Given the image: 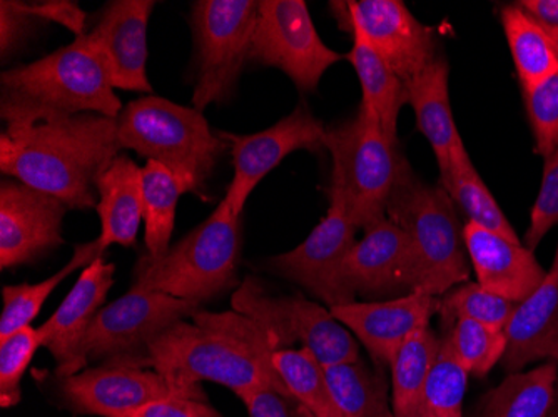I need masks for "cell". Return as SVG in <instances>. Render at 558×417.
Wrapping results in <instances>:
<instances>
[{
	"mask_svg": "<svg viewBox=\"0 0 558 417\" xmlns=\"http://www.w3.org/2000/svg\"><path fill=\"white\" fill-rule=\"evenodd\" d=\"M233 310L262 324L279 349L300 343L323 368L360 359L356 338L318 301L271 296L262 282L247 275L233 294Z\"/></svg>",
	"mask_w": 558,
	"mask_h": 417,
	"instance_id": "obj_9",
	"label": "cell"
},
{
	"mask_svg": "<svg viewBox=\"0 0 558 417\" xmlns=\"http://www.w3.org/2000/svg\"><path fill=\"white\" fill-rule=\"evenodd\" d=\"M99 256H105V254L100 253L97 240H94L93 243L75 247L74 256L54 275L44 279L37 284L5 285L2 290L4 310L0 318V339L9 338L21 329L29 328L34 319L39 316L40 309L49 299L50 294L58 290V285L77 269L87 268Z\"/></svg>",
	"mask_w": 558,
	"mask_h": 417,
	"instance_id": "obj_31",
	"label": "cell"
},
{
	"mask_svg": "<svg viewBox=\"0 0 558 417\" xmlns=\"http://www.w3.org/2000/svg\"><path fill=\"white\" fill-rule=\"evenodd\" d=\"M250 417H293V406L287 397L275 389H253L238 394Z\"/></svg>",
	"mask_w": 558,
	"mask_h": 417,
	"instance_id": "obj_42",
	"label": "cell"
},
{
	"mask_svg": "<svg viewBox=\"0 0 558 417\" xmlns=\"http://www.w3.org/2000/svg\"><path fill=\"white\" fill-rule=\"evenodd\" d=\"M276 371L293 394L294 401L306 407L315 417H347L329 391L325 369L310 351L279 349L275 357Z\"/></svg>",
	"mask_w": 558,
	"mask_h": 417,
	"instance_id": "obj_33",
	"label": "cell"
},
{
	"mask_svg": "<svg viewBox=\"0 0 558 417\" xmlns=\"http://www.w3.org/2000/svg\"><path fill=\"white\" fill-rule=\"evenodd\" d=\"M116 119L80 114L0 137V172L61 199L96 209L97 181L121 154Z\"/></svg>",
	"mask_w": 558,
	"mask_h": 417,
	"instance_id": "obj_2",
	"label": "cell"
},
{
	"mask_svg": "<svg viewBox=\"0 0 558 417\" xmlns=\"http://www.w3.org/2000/svg\"><path fill=\"white\" fill-rule=\"evenodd\" d=\"M548 34H550L551 40H554L555 47H557L558 52V29H547Z\"/></svg>",
	"mask_w": 558,
	"mask_h": 417,
	"instance_id": "obj_46",
	"label": "cell"
},
{
	"mask_svg": "<svg viewBox=\"0 0 558 417\" xmlns=\"http://www.w3.org/2000/svg\"><path fill=\"white\" fill-rule=\"evenodd\" d=\"M440 181L453 203L465 212L469 222L520 243L515 229L485 186L484 179L480 177L463 140L451 149L450 168L441 172Z\"/></svg>",
	"mask_w": 558,
	"mask_h": 417,
	"instance_id": "obj_27",
	"label": "cell"
},
{
	"mask_svg": "<svg viewBox=\"0 0 558 417\" xmlns=\"http://www.w3.org/2000/svg\"><path fill=\"white\" fill-rule=\"evenodd\" d=\"M331 315L359 339L379 368H390L410 335L440 310V297L413 291L390 301L340 304Z\"/></svg>",
	"mask_w": 558,
	"mask_h": 417,
	"instance_id": "obj_17",
	"label": "cell"
},
{
	"mask_svg": "<svg viewBox=\"0 0 558 417\" xmlns=\"http://www.w3.org/2000/svg\"><path fill=\"white\" fill-rule=\"evenodd\" d=\"M353 47L344 56L354 68L362 84L363 106L378 115L384 133L393 143L398 140V119L407 103L403 81L388 68L387 62L376 54L368 40L360 30H351Z\"/></svg>",
	"mask_w": 558,
	"mask_h": 417,
	"instance_id": "obj_25",
	"label": "cell"
},
{
	"mask_svg": "<svg viewBox=\"0 0 558 417\" xmlns=\"http://www.w3.org/2000/svg\"><path fill=\"white\" fill-rule=\"evenodd\" d=\"M325 369L329 391L347 417H393L384 376L362 359L335 364Z\"/></svg>",
	"mask_w": 558,
	"mask_h": 417,
	"instance_id": "obj_32",
	"label": "cell"
},
{
	"mask_svg": "<svg viewBox=\"0 0 558 417\" xmlns=\"http://www.w3.org/2000/svg\"><path fill=\"white\" fill-rule=\"evenodd\" d=\"M359 228L337 204L300 246L268 260V268L281 278L303 285L326 307L353 303L356 296L344 279V262L356 244Z\"/></svg>",
	"mask_w": 558,
	"mask_h": 417,
	"instance_id": "obj_13",
	"label": "cell"
},
{
	"mask_svg": "<svg viewBox=\"0 0 558 417\" xmlns=\"http://www.w3.org/2000/svg\"><path fill=\"white\" fill-rule=\"evenodd\" d=\"M517 304L513 301L505 299L492 291L485 290L478 282H465L457 285L440 297L441 321L447 328L453 326L459 319L482 322L488 328L505 331L513 316Z\"/></svg>",
	"mask_w": 558,
	"mask_h": 417,
	"instance_id": "obj_34",
	"label": "cell"
},
{
	"mask_svg": "<svg viewBox=\"0 0 558 417\" xmlns=\"http://www.w3.org/2000/svg\"><path fill=\"white\" fill-rule=\"evenodd\" d=\"M441 338L429 326L420 328L401 346L391 364V416L422 417L425 413V384L440 351Z\"/></svg>",
	"mask_w": 558,
	"mask_h": 417,
	"instance_id": "obj_28",
	"label": "cell"
},
{
	"mask_svg": "<svg viewBox=\"0 0 558 417\" xmlns=\"http://www.w3.org/2000/svg\"><path fill=\"white\" fill-rule=\"evenodd\" d=\"M116 122L122 150L166 165L209 200L206 184L231 146L221 133L213 134L203 112L149 94L125 103Z\"/></svg>",
	"mask_w": 558,
	"mask_h": 417,
	"instance_id": "obj_6",
	"label": "cell"
},
{
	"mask_svg": "<svg viewBox=\"0 0 558 417\" xmlns=\"http://www.w3.org/2000/svg\"><path fill=\"white\" fill-rule=\"evenodd\" d=\"M193 194L190 182L156 161L143 168L144 244L147 256L161 259L174 231L175 207L183 194Z\"/></svg>",
	"mask_w": 558,
	"mask_h": 417,
	"instance_id": "obj_29",
	"label": "cell"
},
{
	"mask_svg": "<svg viewBox=\"0 0 558 417\" xmlns=\"http://www.w3.org/2000/svg\"><path fill=\"white\" fill-rule=\"evenodd\" d=\"M34 9H36V14L40 19L65 25L68 29L75 34V37L86 34L84 33L86 14L74 2H43V4H34Z\"/></svg>",
	"mask_w": 558,
	"mask_h": 417,
	"instance_id": "obj_43",
	"label": "cell"
},
{
	"mask_svg": "<svg viewBox=\"0 0 558 417\" xmlns=\"http://www.w3.org/2000/svg\"><path fill=\"white\" fill-rule=\"evenodd\" d=\"M116 265L96 257L83 269L71 293L54 315L39 328L43 347L58 363V378H69L87 368L83 343L97 312L105 306L114 285Z\"/></svg>",
	"mask_w": 558,
	"mask_h": 417,
	"instance_id": "obj_18",
	"label": "cell"
},
{
	"mask_svg": "<svg viewBox=\"0 0 558 417\" xmlns=\"http://www.w3.org/2000/svg\"><path fill=\"white\" fill-rule=\"evenodd\" d=\"M558 225V147L545 159L541 191L530 214L525 234V247L537 249L541 241Z\"/></svg>",
	"mask_w": 558,
	"mask_h": 417,
	"instance_id": "obj_39",
	"label": "cell"
},
{
	"mask_svg": "<svg viewBox=\"0 0 558 417\" xmlns=\"http://www.w3.org/2000/svg\"><path fill=\"white\" fill-rule=\"evenodd\" d=\"M422 417H437V416H435L434 413H429V410L426 409V407H425V413H423Z\"/></svg>",
	"mask_w": 558,
	"mask_h": 417,
	"instance_id": "obj_47",
	"label": "cell"
},
{
	"mask_svg": "<svg viewBox=\"0 0 558 417\" xmlns=\"http://www.w3.org/2000/svg\"><path fill=\"white\" fill-rule=\"evenodd\" d=\"M114 90L108 61L86 33L39 61L2 72L4 133L80 114L118 119L124 106Z\"/></svg>",
	"mask_w": 558,
	"mask_h": 417,
	"instance_id": "obj_3",
	"label": "cell"
},
{
	"mask_svg": "<svg viewBox=\"0 0 558 417\" xmlns=\"http://www.w3.org/2000/svg\"><path fill=\"white\" fill-rule=\"evenodd\" d=\"M256 0H197L191 8V27L197 54L193 108L203 112L211 103L236 93L258 22Z\"/></svg>",
	"mask_w": 558,
	"mask_h": 417,
	"instance_id": "obj_8",
	"label": "cell"
},
{
	"mask_svg": "<svg viewBox=\"0 0 558 417\" xmlns=\"http://www.w3.org/2000/svg\"><path fill=\"white\" fill-rule=\"evenodd\" d=\"M156 5L155 0H112L87 33L108 61L114 89L153 93L147 79V24Z\"/></svg>",
	"mask_w": 558,
	"mask_h": 417,
	"instance_id": "obj_19",
	"label": "cell"
},
{
	"mask_svg": "<svg viewBox=\"0 0 558 417\" xmlns=\"http://www.w3.org/2000/svg\"><path fill=\"white\" fill-rule=\"evenodd\" d=\"M69 207L14 177L0 182V268L36 262L64 244Z\"/></svg>",
	"mask_w": 558,
	"mask_h": 417,
	"instance_id": "obj_16",
	"label": "cell"
},
{
	"mask_svg": "<svg viewBox=\"0 0 558 417\" xmlns=\"http://www.w3.org/2000/svg\"><path fill=\"white\" fill-rule=\"evenodd\" d=\"M523 97L535 150L547 159L558 147V71L534 89L523 90Z\"/></svg>",
	"mask_w": 558,
	"mask_h": 417,
	"instance_id": "obj_38",
	"label": "cell"
},
{
	"mask_svg": "<svg viewBox=\"0 0 558 417\" xmlns=\"http://www.w3.org/2000/svg\"><path fill=\"white\" fill-rule=\"evenodd\" d=\"M500 19L522 90L534 89L558 71L557 47L544 25L519 4L505 5Z\"/></svg>",
	"mask_w": 558,
	"mask_h": 417,
	"instance_id": "obj_26",
	"label": "cell"
},
{
	"mask_svg": "<svg viewBox=\"0 0 558 417\" xmlns=\"http://www.w3.org/2000/svg\"><path fill=\"white\" fill-rule=\"evenodd\" d=\"M40 346L39 328L33 326L0 339V404L4 409L21 403L22 378Z\"/></svg>",
	"mask_w": 558,
	"mask_h": 417,
	"instance_id": "obj_37",
	"label": "cell"
},
{
	"mask_svg": "<svg viewBox=\"0 0 558 417\" xmlns=\"http://www.w3.org/2000/svg\"><path fill=\"white\" fill-rule=\"evenodd\" d=\"M450 68L444 58L435 59L425 71L404 83L407 103L416 115V127L428 140L441 172L450 168L451 149L462 140L451 112Z\"/></svg>",
	"mask_w": 558,
	"mask_h": 417,
	"instance_id": "obj_24",
	"label": "cell"
},
{
	"mask_svg": "<svg viewBox=\"0 0 558 417\" xmlns=\"http://www.w3.org/2000/svg\"><path fill=\"white\" fill-rule=\"evenodd\" d=\"M469 372L451 347L450 338H441L425 384V407L437 417H463Z\"/></svg>",
	"mask_w": 558,
	"mask_h": 417,
	"instance_id": "obj_35",
	"label": "cell"
},
{
	"mask_svg": "<svg viewBox=\"0 0 558 417\" xmlns=\"http://www.w3.org/2000/svg\"><path fill=\"white\" fill-rule=\"evenodd\" d=\"M517 4L541 22L545 29H558V0H520Z\"/></svg>",
	"mask_w": 558,
	"mask_h": 417,
	"instance_id": "obj_44",
	"label": "cell"
},
{
	"mask_svg": "<svg viewBox=\"0 0 558 417\" xmlns=\"http://www.w3.org/2000/svg\"><path fill=\"white\" fill-rule=\"evenodd\" d=\"M278 344L258 322L230 312L196 310L187 319L159 332L147 347V368L165 376L175 388L205 394L201 382L226 385L234 394L253 389H275L294 401L276 371Z\"/></svg>",
	"mask_w": 558,
	"mask_h": 417,
	"instance_id": "obj_1",
	"label": "cell"
},
{
	"mask_svg": "<svg viewBox=\"0 0 558 417\" xmlns=\"http://www.w3.org/2000/svg\"><path fill=\"white\" fill-rule=\"evenodd\" d=\"M100 219L97 246L105 254L108 247L136 246L137 232L143 221V168L128 154H119L97 181Z\"/></svg>",
	"mask_w": 558,
	"mask_h": 417,
	"instance_id": "obj_23",
	"label": "cell"
},
{
	"mask_svg": "<svg viewBox=\"0 0 558 417\" xmlns=\"http://www.w3.org/2000/svg\"><path fill=\"white\" fill-rule=\"evenodd\" d=\"M343 59L323 42L304 0L259 2L250 62L279 69L306 94L318 89L325 72Z\"/></svg>",
	"mask_w": 558,
	"mask_h": 417,
	"instance_id": "obj_11",
	"label": "cell"
},
{
	"mask_svg": "<svg viewBox=\"0 0 558 417\" xmlns=\"http://www.w3.org/2000/svg\"><path fill=\"white\" fill-rule=\"evenodd\" d=\"M230 143L233 181L222 203L234 216L243 214L251 193L259 182L296 150L319 154L325 150L326 125L313 115L308 103L300 102L287 118L262 133L236 136L221 133Z\"/></svg>",
	"mask_w": 558,
	"mask_h": 417,
	"instance_id": "obj_14",
	"label": "cell"
},
{
	"mask_svg": "<svg viewBox=\"0 0 558 417\" xmlns=\"http://www.w3.org/2000/svg\"><path fill=\"white\" fill-rule=\"evenodd\" d=\"M557 381L555 360L510 375L484 397L482 417H548L557 403Z\"/></svg>",
	"mask_w": 558,
	"mask_h": 417,
	"instance_id": "obj_30",
	"label": "cell"
},
{
	"mask_svg": "<svg viewBox=\"0 0 558 417\" xmlns=\"http://www.w3.org/2000/svg\"><path fill=\"white\" fill-rule=\"evenodd\" d=\"M505 335L507 349L501 366L510 375L537 360L558 363V247L542 284L517 304Z\"/></svg>",
	"mask_w": 558,
	"mask_h": 417,
	"instance_id": "obj_22",
	"label": "cell"
},
{
	"mask_svg": "<svg viewBox=\"0 0 558 417\" xmlns=\"http://www.w3.org/2000/svg\"><path fill=\"white\" fill-rule=\"evenodd\" d=\"M329 11L343 33L360 30L403 84L438 58L434 27L422 24L401 0H333Z\"/></svg>",
	"mask_w": 558,
	"mask_h": 417,
	"instance_id": "obj_12",
	"label": "cell"
},
{
	"mask_svg": "<svg viewBox=\"0 0 558 417\" xmlns=\"http://www.w3.org/2000/svg\"><path fill=\"white\" fill-rule=\"evenodd\" d=\"M39 21L43 19L36 14L34 4L15 0L0 2V54L4 61L24 46Z\"/></svg>",
	"mask_w": 558,
	"mask_h": 417,
	"instance_id": "obj_40",
	"label": "cell"
},
{
	"mask_svg": "<svg viewBox=\"0 0 558 417\" xmlns=\"http://www.w3.org/2000/svg\"><path fill=\"white\" fill-rule=\"evenodd\" d=\"M122 417H222L215 407L205 401L190 397H171V400L155 401L133 413Z\"/></svg>",
	"mask_w": 558,
	"mask_h": 417,
	"instance_id": "obj_41",
	"label": "cell"
},
{
	"mask_svg": "<svg viewBox=\"0 0 558 417\" xmlns=\"http://www.w3.org/2000/svg\"><path fill=\"white\" fill-rule=\"evenodd\" d=\"M293 417H315L312 413H310L306 407L301 406L300 403L294 404L293 406Z\"/></svg>",
	"mask_w": 558,
	"mask_h": 417,
	"instance_id": "obj_45",
	"label": "cell"
},
{
	"mask_svg": "<svg viewBox=\"0 0 558 417\" xmlns=\"http://www.w3.org/2000/svg\"><path fill=\"white\" fill-rule=\"evenodd\" d=\"M451 347L469 375L485 378L504 359L507 349L505 331L482 322L459 319L448 328Z\"/></svg>",
	"mask_w": 558,
	"mask_h": 417,
	"instance_id": "obj_36",
	"label": "cell"
},
{
	"mask_svg": "<svg viewBox=\"0 0 558 417\" xmlns=\"http://www.w3.org/2000/svg\"><path fill=\"white\" fill-rule=\"evenodd\" d=\"M59 391L69 409L99 417H122L146 404L171 397L206 400L205 394L175 388L155 369L109 364L59 379Z\"/></svg>",
	"mask_w": 558,
	"mask_h": 417,
	"instance_id": "obj_15",
	"label": "cell"
},
{
	"mask_svg": "<svg viewBox=\"0 0 558 417\" xmlns=\"http://www.w3.org/2000/svg\"><path fill=\"white\" fill-rule=\"evenodd\" d=\"M347 262L344 279L354 296L409 294L410 241L407 232L385 218L365 229Z\"/></svg>",
	"mask_w": 558,
	"mask_h": 417,
	"instance_id": "obj_20",
	"label": "cell"
},
{
	"mask_svg": "<svg viewBox=\"0 0 558 417\" xmlns=\"http://www.w3.org/2000/svg\"><path fill=\"white\" fill-rule=\"evenodd\" d=\"M201 309L193 301L131 287L124 296L97 312L83 343L90 363L147 368L150 341L169 326L190 319Z\"/></svg>",
	"mask_w": 558,
	"mask_h": 417,
	"instance_id": "obj_10",
	"label": "cell"
},
{
	"mask_svg": "<svg viewBox=\"0 0 558 417\" xmlns=\"http://www.w3.org/2000/svg\"><path fill=\"white\" fill-rule=\"evenodd\" d=\"M463 240L478 284L505 299L522 303L547 274L535 259L534 250L497 232L466 222Z\"/></svg>",
	"mask_w": 558,
	"mask_h": 417,
	"instance_id": "obj_21",
	"label": "cell"
},
{
	"mask_svg": "<svg viewBox=\"0 0 558 417\" xmlns=\"http://www.w3.org/2000/svg\"><path fill=\"white\" fill-rule=\"evenodd\" d=\"M241 253V216L225 203L161 259L140 257L133 287L169 294L203 304L238 285Z\"/></svg>",
	"mask_w": 558,
	"mask_h": 417,
	"instance_id": "obj_7",
	"label": "cell"
},
{
	"mask_svg": "<svg viewBox=\"0 0 558 417\" xmlns=\"http://www.w3.org/2000/svg\"><path fill=\"white\" fill-rule=\"evenodd\" d=\"M457 204L441 186L425 184L413 169L401 179L387 218L410 241L409 291L440 297L470 279V259Z\"/></svg>",
	"mask_w": 558,
	"mask_h": 417,
	"instance_id": "obj_5",
	"label": "cell"
},
{
	"mask_svg": "<svg viewBox=\"0 0 558 417\" xmlns=\"http://www.w3.org/2000/svg\"><path fill=\"white\" fill-rule=\"evenodd\" d=\"M325 149L333 164L329 204L363 231L387 218L388 203L412 165L400 143L388 139L378 115L360 103L353 118L326 127Z\"/></svg>",
	"mask_w": 558,
	"mask_h": 417,
	"instance_id": "obj_4",
	"label": "cell"
}]
</instances>
